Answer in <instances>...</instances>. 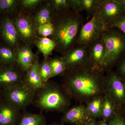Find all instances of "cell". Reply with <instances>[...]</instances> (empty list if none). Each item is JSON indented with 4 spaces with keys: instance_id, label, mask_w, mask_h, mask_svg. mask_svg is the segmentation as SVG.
Instances as JSON below:
<instances>
[{
    "instance_id": "cell-19",
    "label": "cell",
    "mask_w": 125,
    "mask_h": 125,
    "mask_svg": "<svg viewBox=\"0 0 125 125\" xmlns=\"http://www.w3.org/2000/svg\"><path fill=\"white\" fill-rule=\"evenodd\" d=\"M104 0H70L71 9L79 13L84 10L88 16L93 15Z\"/></svg>"
},
{
    "instance_id": "cell-2",
    "label": "cell",
    "mask_w": 125,
    "mask_h": 125,
    "mask_svg": "<svg viewBox=\"0 0 125 125\" xmlns=\"http://www.w3.org/2000/svg\"><path fill=\"white\" fill-rule=\"evenodd\" d=\"M52 23L54 32L50 38L55 44V50L62 55L76 46L83 25V18L79 13L71 9L54 14Z\"/></svg>"
},
{
    "instance_id": "cell-23",
    "label": "cell",
    "mask_w": 125,
    "mask_h": 125,
    "mask_svg": "<svg viewBox=\"0 0 125 125\" xmlns=\"http://www.w3.org/2000/svg\"><path fill=\"white\" fill-rule=\"evenodd\" d=\"M16 63V55L15 51L0 42V65H11Z\"/></svg>"
},
{
    "instance_id": "cell-36",
    "label": "cell",
    "mask_w": 125,
    "mask_h": 125,
    "mask_svg": "<svg viewBox=\"0 0 125 125\" xmlns=\"http://www.w3.org/2000/svg\"><path fill=\"white\" fill-rule=\"evenodd\" d=\"M120 113L125 121V106L123 108V109L120 111Z\"/></svg>"
},
{
    "instance_id": "cell-14",
    "label": "cell",
    "mask_w": 125,
    "mask_h": 125,
    "mask_svg": "<svg viewBox=\"0 0 125 125\" xmlns=\"http://www.w3.org/2000/svg\"><path fill=\"white\" fill-rule=\"evenodd\" d=\"M21 114L20 110L8 101L0 99V125H16Z\"/></svg>"
},
{
    "instance_id": "cell-11",
    "label": "cell",
    "mask_w": 125,
    "mask_h": 125,
    "mask_svg": "<svg viewBox=\"0 0 125 125\" xmlns=\"http://www.w3.org/2000/svg\"><path fill=\"white\" fill-rule=\"evenodd\" d=\"M99 16L105 25L117 18L125 14L124 5L120 0H104L98 8Z\"/></svg>"
},
{
    "instance_id": "cell-28",
    "label": "cell",
    "mask_w": 125,
    "mask_h": 125,
    "mask_svg": "<svg viewBox=\"0 0 125 125\" xmlns=\"http://www.w3.org/2000/svg\"><path fill=\"white\" fill-rule=\"evenodd\" d=\"M39 74L43 84L46 83L50 79L51 74V69L49 62V58L43 59L39 65Z\"/></svg>"
},
{
    "instance_id": "cell-25",
    "label": "cell",
    "mask_w": 125,
    "mask_h": 125,
    "mask_svg": "<svg viewBox=\"0 0 125 125\" xmlns=\"http://www.w3.org/2000/svg\"><path fill=\"white\" fill-rule=\"evenodd\" d=\"M19 0H0V16L7 15L12 18L19 10Z\"/></svg>"
},
{
    "instance_id": "cell-10",
    "label": "cell",
    "mask_w": 125,
    "mask_h": 125,
    "mask_svg": "<svg viewBox=\"0 0 125 125\" xmlns=\"http://www.w3.org/2000/svg\"><path fill=\"white\" fill-rule=\"evenodd\" d=\"M25 74L17 63L0 65V89L2 90L16 84L24 83Z\"/></svg>"
},
{
    "instance_id": "cell-12",
    "label": "cell",
    "mask_w": 125,
    "mask_h": 125,
    "mask_svg": "<svg viewBox=\"0 0 125 125\" xmlns=\"http://www.w3.org/2000/svg\"><path fill=\"white\" fill-rule=\"evenodd\" d=\"M92 119L86 105L81 103L66 110L61 117L62 123L74 125H84Z\"/></svg>"
},
{
    "instance_id": "cell-7",
    "label": "cell",
    "mask_w": 125,
    "mask_h": 125,
    "mask_svg": "<svg viewBox=\"0 0 125 125\" xmlns=\"http://www.w3.org/2000/svg\"><path fill=\"white\" fill-rule=\"evenodd\" d=\"M104 94L111 100L120 113L125 106V83L116 72L109 71L105 75Z\"/></svg>"
},
{
    "instance_id": "cell-30",
    "label": "cell",
    "mask_w": 125,
    "mask_h": 125,
    "mask_svg": "<svg viewBox=\"0 0 125 125\" xmlns=\"http://www.w3.org/2000/svg\"><path fill=\"white\" fill-rule=\"evenodd\" d=\"M106 29L117 28L125 36V14L119 16L105 25Z\"/></svg>"
},
{
    "instance_id": "cell-5",
    "label": "cell",
    "mask_w": 125,
    "mask_h": 125,
    "mask_svg": "<svg viewBox=\"0 0 125 125\" xmlns=\"http://www.w3.org/2000/svg\"><path fill=\"white\" fill-rule=\"evenodd\" d=\"M2 91V98L20 111L32 104L36 92L25 83L14 84Z\"/></svg>"
},
{
    "instance_id": "cell-3",
    "label": "cell",
    "mask_w": 125,
    "mask_h": 125,
    "mask_svg": "<svg viewBox=\"0 0 125 125\" xmlns=\"http://www.w3.org/2000/svg\"><path fill=\"white\" fill-rule=\"evenodd\" d=\"M72 99L62 84L49 80L36 90L32 104L43 111L64 113L69 109Z\"/></svg>"
},
{
    "instance_id": "cell-13",
    "label": "cell",
    "mask_w": 125,
    "mask_h": 125,
    "mask_svg": "<svg viewBox=\"0 0 125 125\" xmlns=\"http://www.w3.org/2000/svg\"><path fill=\"white\" fill-rule=\"evenodd\" d=\"M66 70L72 69L88 63V48L76 45L62 56Z\"/></svg>"
},
{
    "instance_id": "cell-40",
    "label": "cell",
    "mask_w": 125,
    "mask_h": 125,
    "mask_svg": "<svg viewBox=\"0 0 125 125\" xmlns=\"http://www.w3.org/2000/svg\"></svg>"
},
{
    "instance_id": "cell-37",
    "label": "cell",
    "mask_w": 125,
    "mask_h": 125,
    "mask_svg": "<svg viewBox=\"0 0 125 125\" xmlns=\"http://www.w3.org/2000/svg\"><path fill=\"white\" fill-rule=\"evenodd\" d=\"M63 124H64V123H54L49 125H64Z\"/></svg>"
},
{
    "instance_id": "cell-27",
    "label": "cell",
    "mask_w": 125,
    "mask_h": 125,
    "mask_svg": "<svg viewBox=\"0 0 125 125\" xmlns=\"http://www.w3.org/2000/svg\"><path fill=\"white\" fill-rule=\"evenodd\" d=\"M44 0H19V10L33 15Z\"/></svg>"
},
{
    "instance_id": "cell-26",
    "label": "cell",
    "mask_w": 125,
    "mask_h": 125,
    "mask_svg": "<svg viewBox=\"0 0 125 125\" xmlns=\"http://www.w3.org/2000/svg\"><path fill=\"white\" fill-rule=\"evenodd\" d=\"M49 61L51 69L50 79L58 75L62 76L66 70L62 56L49 58Z\"/></svg>"
},
{
    "instance_id": "cell-4",
    "label": "cell",
    "mask_w": 125,
    "mask_h": 125,
    "mask_svg": "<svg viewBox=\"0 0 125 125\" xmlns=\"http://www.w3.org/2000/svg\"><path fill=\"white\" fill-rule=\"evenodd\" d=\"M114 30H106L102 36L105 46V56L101 68L105 72L109 69L125 51V36Z\"/></svg>"
},
{
    "instance_id": "cell-22",
    "label": "cell",
    "mask_w": 125,
    "mask_h": 125,
    "mask_svg": "<svg viewBox=\"0 0 125 125\" xmlns=\"http://www.w3.org/2000/svg\"><path fill=\"white\" fill-rule=\"evenodd\" d=\"M104 94L97 96L86 104L90 117L93 119L101 118Z\"/></svg>"
},
{
    "instance_id": "cell-9",
    "label": "cell",
    "mask_w": 125,
    "mask_h": 125,
    "mask_svg": "<svg viewBox=\"0 0 125 125\" xmlns=\"http://www.w3.org/2000/svg\"><path fill=\"white\" fill-rule=\"evenodd\" d=\"M0 40L15 52L24 44L16 31L12 19L7 15L0 16Z\"/></svg>"
},
{
    "instance_id": "cell-8",
    "label": "cell",
    "mask_w": 125,
    "mask_h": 125,
    "mask_svg": "<svg viewBox=\"0 0 125 125\" xmlns=\"http://www.w3.org/2000/svg\"><path fill=\"white\" fill-rule=\"evenodd\" d=\"M11 19L23 42L24 44L33 45L38 36L32 15L19 10Z\"/></svg>"
},
{
    "instance_id": "cell-17",
    "label": "cell",
    "mask_w": 125,
    "mask_h": 125,
    "mask_svg": "<svg viewBox=\"0 0 125 125\" xmlns=\"http://www.w3.org/2000/svg\"><path fill=\"white\" fill-rule=\"evenodd\" d=\"M39 57L36 54L33 64L26 72L24 83L32 89L36 91L43 85L39 74Z\"/></svg>"
},
{
    "instance_id": "cell-29",
    "label": "cell",
    "mask_w": 125,
    "mask_h": 125,
    "mask_svg": "<svg viewBox=\"0 0 125 125\" xmlns=\"http://www.w3.org/2000/svg\"><path fill=\"white\" fill-rule=\"evenodd\" d=\"M54 13L58 14L71 9L70 0H48Z\"/></svg>"
},
{
    "instance_id": "cell-16",
    "label": "cell",
    "mask_w": 125,
    "mask_h": 125,
    "mask_svg": "<svg viewBox=\"0 0 125 125\" xmlns=\"http://www.w3.org/2000/svg\"><path fill=\"white\" fill-rule=\"evenodd\" d=\"M16 52V63L23 71L27 72L33 64L36 56L32 51L31 46L24 44Z\"/></svg>"
},
{
    "instance_id": "cell-1",
    "label": "cell",
    "mask_w": 125,
    "mask_h": 125,
    "mask_svg": "<svg viewBox=\"0 0 125 125\" xmlns=\"http://www.w3.org/2000/svg\"><path fill=\"white\" fill-rule=\"evenodd\" d=\"M105 71L89 62L66 70L62 84L72 98L86 104L97 96L104 94Z\"/></svg>"
},
{
    "instance_id": "cell-18",
    "label": "cell",
    "mask_w": 125,
    "mask_h": 125,
    "mask_svg": "<svg viewBox=\"0 0 125 125\" xmlns=\"http://www.w3.org/2000/svg\"><path fill=\"white\" fill-rule=\"evenodd\" d=\"M54 12L48 0H44L33 15L37 28L47 23H52Z\"/></svg>"
},
{
    "instance_id": "cell-33",
    "label": "cell",
    "mask_w": 125,
    "mask_h": 125,
    "mask_svg": "<svg viewBox=\"0 0 125 125\" xmlns=\"http://www.w3.org/2000/svg\"><path fill=\"white\" fill-rule=\"evenodd\" d=\"M116 73L125 83V58L118 66Z\"/></svg>"
},
{
    "instance_id": "cell-34",
    "label": "cell",
    "mask_w": 125,
    "mask_h": 125,
    "mask_svg": "<svg viewBox=\"0 0 125 125\" xmlns=\"http://www.w3.org/2000/svg\"><path fill=\"white\" fill-rule=\"evenodd\" d=\"M84 125H97V122L96 119L92 118Z\"/></svg>"
},
{
    "instance_id": "cell-24",
    "label": "cell",
    "mask_w": 125,
    "mask_h": 125,
    "mask_svg": "<svg viewBox=\"0 0 125 125\" xmlns=\"http://www.w3.org/2000/svg\"><path fill=\"white\" fill-rule=\"evenodd\" d=\"M119 113L115 105L108 97L104 94L101 118L102 120L108 122Z\"/></svg>"
},
{
    "instance_id": "cell-31",
    "label": "cell",
    "mask_w": 125,
    "mask_h": 125,
    "mask_svg": "<svg viewBox=\"0 0 125 125\" xmlns=\"http://www.w3.org/2000/svg\"><path fill=\"white\" fill-rule=\"evenodd\" d=\"M37 34L41 37H48L54 32V28L52 23H47L40 25L37 28Z\"/></svg>"
},
{
    "instance_id": "cell-20",
    "label": "cell",
    "mask_w": 125,
    "mask_h": 125,
    "mask_svg": "<svg viewBox=\"0 0 125 125\" xmlns=\"http://www.w3.org/2000/svg\"><path fill=\"white\" fill-rule=\"evenodd\" d=\"M33 45L37 47L39 52L42 54L44 59H48L52 55L55 44L50 38L41 37L38 36Z\"/></svg>"
},
{
    "instance_id": "cell-6",
    "label": "cell",
    "mask_w": 125,
    "mask_h": 125,
    "mask_svg": "<svg viewBox=\"0 0 125 125\" xmlns=\"http://www.w3.org/2000/svg\"><path fill=\"white\" fill-rule=\"evenodd\" d=\"M106 30L105 24L99 16L98 9L90 20L81 27L76 45L88 47L101 37Z\"/></svg>"
},
{
    "instance_id": "cell-32",
    "label": "cell",
    "mask_w": 125,
    "mask_h": 125,
    "mask_svg": "<svg viewBox=\"0 0 125 125\" xmlns=\"http://www.w3.org/2000/svg\"><path fill=\"white\" fill-rule=\"evenodd\" d=\"M108 125H125V121L120 113L107 122Z\"/></svg>"
},
{
    "instance_id": "cell-21",
    "label": "cell",
    "mask_w": 125,
    "mask_h": 125,
    "mask_svg": "<svg viewBox=\"0 0 125 125\" xmlns=\"http://www.w3.org/2000/svg\"><path fill=\"white\" fill-rule=\"evenodd\" d=\"M16 125H47L46 118L42 114L24 112L21 114Z\"/></svg>"
},
{
    "instance_id": "cell-15",
    "label": "cell",
    "mask_w": 125,
    "mask_h": 125,
    "mask_svg": "<svg viewBox=\"0 0 125 125\" xmlns=\"http://www.w3.org/2000/svg\"><path fill=\"white\" fill-rule=\"evenodd\" d=\"M87 48L89 64L94 67L102 69L105 54V45L102 36L92 43Z\"/></svg>"
},
{
    "instance_id": "cell-38",
    "label": "cell",
    "mask_w": 125,
    "mask_h": 125,
    "mask_svg": "<svg viewBox=\"0 0 125 125\" xmlns=\"http://www.w3.org/2000/svg\"><path fill=\"white\" fill-rule=\"evenodd\" d=\"M120 0L122 3L123 5H124L125 9V0Z\"/></svg>"
},
{
    "instance_id": "cell-35",
    "label": "cell",
    "mask_w": 125,
    "mask_h": 125,
    "mask_svg": "<svg viewBox=\"0 0 125 125\" xmlns=\"http://www.w3.org/2000/svg\"><path fill=\"white\" fill-rule=\"evenodd\" d=\"M97 125H108L107 122H106L105 121L101 120L97 122Z\"/></svg>"
},
{
    "instance_id": "cell-41",
    "label": "cell",
    "mask_w": 125,
    "mask_h": 125,
    "mask_svg": "<svg viewBox=\"0 0 125 125\" xmlns=\"http://www.w3.org/2000/svg\"></svg>"
},
{
    "instance_id": "cell-39",
    "label": "cell",
    "mask_w": 125,
    "mask_h": 125,
    "mask_svg": "<svg viewBox=\"0 0 125 125\" xmlns=\"http://www.w3.org/2000/svg\"><path fill=\"white\" fill-rule=\"evenodd\" d=\"M2 98V91L0 89V99Z\"/></svg>"
}]
</instances>
